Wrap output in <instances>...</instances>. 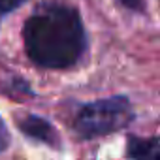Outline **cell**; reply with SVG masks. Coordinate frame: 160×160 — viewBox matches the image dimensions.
<instances>
[{"label": "cell", "instance_id": "6da1fadb", "mask_svg": "<svg viewBox=\"0 0 160 160\" xmlns=\"http://www.w3.org/2000/svg\"><path fill=\"white\" fill-rule=\"evenodd\" d=\"M23 42L28 58L51 70L73 66L87 45L79 13L62 4L40 6L25 21Z\"/></svg>", "mask_w": 160, "mask_h": 160}, {"label": "cell", "instance_id": "7a4b0ae2", "mask_svg": "<svg viewBox=\"0 0 160 160\" xmlns=\"http://www.w3.org/2000/svg\"><path fill=\"white\" fill-rule=\"evenodd\" d=\"M134 119L132 106L126 98L115 96L87 104L77 113L73 128L79 138L92 139L100 136L113 134L124 126H128Z\"/></svg>", "mask_w": 160, "mask_h": 160}, {"label": "cell", "instance_id": "3957f363", "mask_svg": "<svg viewBox=\"0 0 160 160\" xmlns=\"http://www.w3.org/2000/svg\"><path fill=\"white\" fill-rule=\"evenodd\" d=\"M15 122H17L19 130L23 134H27L28 138L42 141V143H47L51 147H58V136H57L55 128L45 119L32 115V113H23L15 119Z\"/></svg>", "mask_w": 160, "mask_h": 160}, {"label": "cell", "instance_id": "277c9868", "mask_svg": "<svg viewBox=\"0 0 160 160\" xmlns=\"http://www.w3.org/2000/svg\"><path fill=\"white\" fill-rule=\"evenodd\" d=\"M128 156L134 158H160V139H128Z\"/></svg>", "mask_w": 160, "mask_h": 160}, {"label": "cell", "instance_id": "5b68a950", "mask_svg": "<svg viewBox=\"0 0 160 160\" xmlns=\"http://www.w3.org/2000/svg\"><path fill=\"white\" fill-rule=\"evenodd\" d=\"M23 2H25V0H0V21H2L10 12L19 8Z\"/></svg>", "mask_w": 160, "mask_h": 160}, {"label": "cell", "instance_id": "8992f818", "mask_svg": "<svg viewBox=\"0 0 160 160\" xmlns=\"http://www.w3.org/2000/svg\"><path fill=\"white\" fill-rule=\"evenodd\" d=\"M10 141H12V138H10V132H8V128H6L4 121L0 119V152L8 149Z\"/></svg>", "mask_w": 160, "mask_h": 160}, {"label": "cell", "instance_id": "52a82bcc", "mask_svg": "<svg viewBox=\"0 0 160 160\" xmlns=\"http://www.w3.org/2000/svg\"><path fill=\"white\" fill-rule=\"evenodd\" d=\"M119 2L134 12H143L145 10V0H119Z\"/></svg>", "mask_w": 160, "mask_h": 160}]
</instances>
